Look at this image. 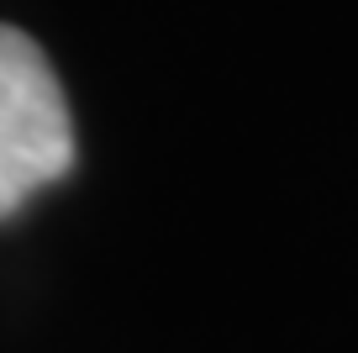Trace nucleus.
I'll return each mask as SVG.
<instances>
[{"mask_svg": "<svg viewBox=\"0 0 358 353\" xmlns=\"http://www.w3.org/2000/svg\"><path fill=\"white\" fill-rule=\"evenodd\" d=\"M74 169V122L48 53L0 22V221Z\"/></svg>", "mask_w": 358, "mask_h": 353, "instance_id": "f257e3e1", "label": "nucleus"}]
</instances>
